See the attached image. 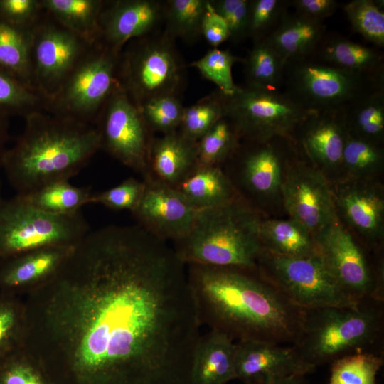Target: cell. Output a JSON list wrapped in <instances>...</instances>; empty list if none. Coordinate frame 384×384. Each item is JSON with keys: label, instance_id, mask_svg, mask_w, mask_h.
<instances>
[{"label": "cell", "instance_id": "cell-1", "mask_svg": "<svg viewBox=\"0 0 384 384\" xmlns=\"http://www.w3.org/2000/svg\"><path fill=\"white\" fill-rule=\"evenodd\" d=\"M26 294L23 346L53 384H190L201 324L186 265L139 225L90 231Z\"/></svg>", "mask_w": 384, "mask_h": 384}, {"label": "cell", "instance_id": "cell-2", "mask_svg": "<svg viewBox=\"0 0 384 384\" xmlns=\"http://www.w3.org/2000/svg\"><path fill=\"white\" fill-rule=\"evenodd\" d=\"M201 324L234 341L292 345L305 310L292 304L257 270L186 265Z\"/></svg>", "mask_w": 384, "mask_h": 384}, {"label": "cell", "instance_id": "cell-3", "mask_svg": "<svg viewBox=\"0 0 384 384\" xmlns=\"http://www.w3.org/2000/svg\"><path fill=\"white\" fill-rule=\"evenodd\" d=\"M2 163L18 194L75 176L100 149L96 127L56 114L35 111Z\"/></svg>", "mask_w": 384, "mask_h": 384}, {"label": "cell", "instance_id": "cell-4", "mask_svg": "<svg viewBox=\"0 0 384 384\" xmlns=\"http://www.w3.org/2000/svg\"><path fill=\"white\" fill-rule=\"evenodd\" d=\"M262 218L240 196L217 207L201 209L188 233L172 247L186 265L257 270L263 252Z\"/></svg>", "mask_w": 384, "mask_h": 384}, {"label": "cell", "instance_id": "cell-5", "mask_svg": "<svg viewBox=\"0 0 384 384\" xmlns=\"http://www.w3.org/2000/svg\"><path fill=\"white\" fill-rule=\"evenodd\" d=\"M304 310L301 331L292 345L314 368L353 353L381 354L383 302L369 299L352 306Z\"/></svg>", "mask_w": 384, "mask_h": 384}, {"label": "cell", "instance_id": "cell-6", "mask_svg": "<svg viewBox=\"0 0 384 384\" xmlns=\"http://www.w3.org/2000/svg\"><path fill=\"white\" fill-rule=\"evenodd\" d=\"M90 232L80 213L58 215L30 205L19 196L0 201V260L53 246H74Z\"/></svg>", "mask_w": 384, "mask_h": 384}, {"label": "cell", "instance_id": "cell-7", "mask_svg": "<svg viewBox=\"0 0 384 384\" xmlns=\"http://www.w3.org/2000/svg\"><path fill=\"white\" fill-rule=\"evenodd\" d=\"M257 270L292 304L303 309L352 306L360 302L338 284L318 253L287 257L263 251Z\"/></svg>", "mask_w": 384, "mask_h": 384}, {"label": "cell", "instance_id": "cell-8", "mask_svg": "<svg viewBox=\"0 0 384 384\" xmlns=\"http://www.w3.org/2000/svg\"><path fill=\"white\" fill-rule=\"evenodd\" d=\"M220 97L224 116L235 125L242 140L267 142L282 137L294 141L312 112L279 90L238 87L232 95L220 93Z\"/></svg>", "mask_w": 384, "mask_h": 384}, {"label": "cell", "instance_id": "cell-9", "mask_svg": "<svg viewBox=\"0 0 384 384\" xmlns=\"http://www.w3.org/2000/svg\"><path fill=\"white\" fill-rule=\"evenodd\" d=\"M383 72H350L311 55L285 63L284 92L311 111L342 109L361 94L384 82Z\"/></svg>", "mask_w": 384, "mask_h": 384}, {"label": "cell", "instance_id": "cell-10", "mask_svg": "<svg viewBox=\"0 0 384 384\" xmlns=\"http://www.w3.org/2000/svg\"><path fill=\"white\" fill-rule=\"evenodd\" d=\"M117 63V53L91 46L44 106L53 114L91 124L119 85Z\"/></svg>", "mask_w": 384, "mask_h": 384}, {"label": "cell", "instance_id": "cell-11", "mask_svg": "<svg viewBox=\"0 0 384 384\" xmlns=\"http://www.w3.org/2000/svg\"><path fill=\"white\" fill-rule=\"evenodd\" d=\"M317 252L338 284L354 299L383 302L381 269L370 264L363 249L338 218L314 235Z\"/></svg>", "mask_w": 384, "mask_h": 384}, {"label": "cell", "instance_id": "cell-12", "mask_svg": "<svg viewBox=\"0 0 384 384\" xmlns=\"http://www.w3.org/2000/svg\"><path fill=\"white\" fill-rule=\"evenodd\" d=\"M97 122L100 149L139 173L142 179L146 178L154 137L139 109L119 85L106 102Z\"/></svg>", "mask_w": 384, "mask_h": 384}, {"label": "cell", "instance_id": "cell-13", "mask_svg": "<svg viewBox=\"0 0 384 384\" xmlns=\"http://www.w3.org/2000/svg\"><path fill=\"white\" fill-rule=\"evenodd\" d=\"M181 71L169 38L142 41L125 55L119 86L139 108L154 98L175 95Z\"/></svg>", "mask_w": 384, "mask_h": 384}, {"label": "cell", "instance_id": "cell-14", "mask_svg": "<svg viewBox=\"0 0 384 384\" xmlns=\"http://www.w3.org/2000/svg\"><path fill=\"white\" fill-rule=\"evenodd\" d=\"M274 138L244 140L221 166L239 196L257 210V205L280 193L287 161Z\"/></svg>", "mask_w": 384, "mask_h": 384}, {"label": "cell", "instance_id": "cell-15", "mask_svg": "<svg viewBox=\"0 0 384 384\" xmlns=\"http://www.w3.org/2000/svg\"><path fill=\"white\" fill-rule=\"evenodd\" d=\"M280 193L290 218L314 235L338 218L331 185L320 170L300 160L288 161Z\"/></svg>", "mask_w": 384, "mask_h": 384}, {"label": "cell", "instance_id": "cell-16", "mask_svg": "<svg viewBox=\"0 0 384 384\" xmlns=\"http://www.w3.org/2000/svg\"><path fill=\"white\" fill-rule=\"evenodd\" d=\"M30 34L34 85L46 100L58 90L92 45L58 23L38 21Z\"/></svg>", "mask_w": 384, "mask_h": 384}, {"label": "cell", "instance_id": "cell-17", "mask_svg": "<svg viewBox=\"0 0 384 384\" xmlns=\"http://www.w3.org/2000/svg\"><path fill=\"white\" fill-rule=\"evenodd\" d=\"M339 219L369 249L377 248L383 238L384 194L373 180L342 178L331 185Z\"/></svg>", "mask_w": 384, "mask_h": 384}, {"label": "cell", "instance_id": "cell-18", "mask_svg": "<svg viewBox=\"0 0 384 384\" xmlns=\"http://www.w3.org/2000/svg\"><path fill=\"white\" fill-rule=\"evenodd\" d=\"M145 188L131 213L137 224L161 240L172 242L190 230L198 209L176 189L151 177L142 179Z\"/></svg>", "mask_w": 384, "mask_h": 384}, {"label": "cell", "instance_id": "cell-19", "mask_svg": "<svg viewBox=\"0 0 384 384\" xmlns=\"http://www.w3.org/2000/svg\"><path fill=\"white\" fill-rule=\"evenodd\" d=\"M235 346V379L243 384H268L285 377L304 376L316 368L293 345L240 341Z\"/></svg>", "mask_w": 384, "mask_h": 384}, {"label": "cell", "instance_id": "cell-20", "mask_svg": "<svg viewBox=\"0 0 384 384\" xmlns=\"http://www.w3.org/2000/svg\"><path fill=\"white\" fill-rule=\"evenodd\" d=\"M347 134L342 108L312 111L294 138L299 136L301 149L311 164L325 175L340 171Z\"/></svg>", "mask_w": 384, "mask_h": 384}, {"label": "cell", "instance_id": "cell-21", "mask_svg": "<svg viewBox=\"0 0 384 384\" xmlns=\"http://www.w3.org/2000/svg\"><path fill=\"white\" fill-rule=\"evenodd\" d=\"M75 245L47 247L1 259L0 292L17 296L40 287L57 273Z\"/></svg>", "mask_w": 384, "mask_h": 384}, {"label": "cell", "instance_id": "cell-22", "mask_svg": "<svg viewBox=\"0 0 384 384\" xmlns=\"http://www.w3.org/2000/svg\"><path fill=\"white\" fill-rule=\"evenodd\" d=\"M161 14V6L157 1H117L102 9L99 22L100 38H104L105 46L117 53L128 41L149 32Z\"/></svg>", "mask_w": 384, "mask_h": 384}, {"label": "cell", "instance_id": "cell-23", "mask_svg": "<svg viewBox=\"0 0 384 384\" xmlns=\"http://www.w3.org/2000/svg\"><path fill=\"white\" fill-rule=\"evenodd\" d=\"M197 164V142L177 130L153 138L147 177L175 188Z\"/></svg>", "mask_w": 384, "mask_h": 384}, {"label": "cell", "instance_id": "cell-24", "mask_svg": "<svg viewBox=\"0 0 384 384\" xmlns=\"http://www.w3.org/2000/svg\"><path fill=\"white\" fill-rule=\"evenodd\" d=\"M235 341L210 330L201 335L195 347L190 384H226L235 380Z\"/></svg>", "mask_w": 384, "mask_h": 384}, {"label": "cell", "instance_id": "cell-25", "mask_svg": "<svg viewBox=\"0 0 384 384\" xmlns=\"http://www.w3.org/2000/svg\"><path fill=\"white\" fill-rule=\"evenodd\" d=\"M326 35L324 22L287 12L265 39L286 63L314 55Z\"/></svg>", "mask_w": 384, "mask_h": 384}, {"label": "cell", "instance_id": "cell-26", "mask_svg": "<svg viewBox=\"0 0 384 384\" xmlns=\"http://www.w3.org/2000/svg\"><path fill=\"white\" fill-rule=\"evenodd\" d=\"M175 189L198 210L222 206L239 196L221 166H197Z\"/></svg>", "mask_w": 384, "mask_h": 384}, {"label": "cell", "instance_id": "cell-27", "mask_svg": "<svg viewBox=\"0 0 384 384\" xmlns=\"http://www.w3.org/2000/svg\"><path fill=\"white\" fill-rule=\"evenodd\" d=\"M312 55L356 73L376 75L383 72L382 53L339 36L326 35Z\"/></svg>", "mask_w": 384, "mask_h": 384}, {"label": "cell", "instance_id": "cell-28", "mask_svg": "<svg viewBox=\"0 0 384 384\" xmlns=\"http://www.w3.org/2000/svg\"><path fill=\"white\" fill-rule=\"evenodd\" d=\"M343 110L350 134L381 145L384 136V82L361 94Z\"/></svg>", "mask_w": 384, "mask_h": 384}, {"label": "cell", "instance_id": "cell-29", "mask_svg": "<svg viewBox=\"0 0 384 384\" xmlns=\"http://www.w3.org/2000/svg\"><path fill=\"white\" fill-rule=\"evenodd\" d=\"M260 239L264 251L278 255L305 257L318 253L313 235L292 218H262Z\"/></svg>", "mask_w": 384, "mask_h": 384}, {"label": "cell", "instance_id": "cell-30", "mask_svg": "<svg viewBox=\"0 0 384 384\" xmlns=\"http://www.w3.org/2000/svg\"><path fill=\"white\" fill-rule=\"evenodd\" d=\"M42 9L59 24L90 45L100 38V17L104 3L100 0H41Z\"/></svg>", "mask_w": 384, "mask_h": 384}, {"label": "cell", "instance_id": "cell-31", "mask_svg": "<svg viewBox=\"0 0 384 384\" xmlns=\"http://www.w3.org/2000/svg\"><path fill=\"white\" fill-rule=\"evenodd\" d=\"M0 68L37 91L32 70L30 29L0 19Z\"/></svg>", "mask_w": 384, "mask_h": 384}, {"label": "cell", "instance_id": "cell-32", "mask_svg": "<svg viewBox=\"0 0 384 384\" xmlns=\"http://www.w3.org/2000/svg\"><path fill=\"white\" fill-rule=\"evenodd\" d=\"M33 207L48 213L72 215L89 203L92 195L90 188L78 187L68 180L46 184L25 194H17Z\"/></svg>", "mask_w": 384, "mask_h": 384}, {"label": "cell", "instance_id": "cell-33", "mask_svg": "<svg viewBox=\"0 0 384 384\" xmlns=\"http://www.w3.org/2000/svg\"><path fill=\"white\" fill-rule=\"evenodd\" d=\"M245 63L247 87L279 90L285 63L265 38L254 42Z\"/></svg>", "mask_w": 384, "mask_h": 384}, {"label": "cell", "instance_id": "cell-34", "mask_svg": "<svg viewBox=\"0 0 384 384\" xmlns=\"http://www.w3.org/2000/svg\"><path fill=\"white\" fill-rule=\"evenodd\" d=\"M383 150L381 145L356 137L348 132L345 140L340 171L343 178L373 180L383 169Z\"/></svg>", "mask_w": 384, "mask_h": 384}, {"label": "cell", "instance_id": "cell-35", "mask_svg": "<svg viewBox=\"0 0 384 384\" xmlns=\"http://www.w3.org/2000/svg\"><path fill=\"white\" fill-rule=\"evenodd\" d=\"M241 141L235 125L223 116L198 141L197 166H222Z\"/></svg>", "mask_w": 384, "mask_h": 384}, {"label": "cell", "instance_id": "cell-36", "mask_svg": "<svg viewBox=\"0 0 384 384\" xmlns=\"http://www.w3.org/2000/svg\"><path fill=\"white\" fill-rule=\"evenodd\" d=\"M329 384H376L383 354L357 353L334 361Z\"/></svg>", "mask_w": 384, "mask_h": 384}, {"label": "cell", "instance_id": "cell-37", "mask_svg": "<svg viewBox=\"0 0 384 384\" xmlns=\"http://www.w3.org/2000/svg\"><path fill=\"white\" fill-rule=\"evenodd\" d=\"M384 1L352 0L343 6L352 28L378 47L384 46Z\"/></svg>", "mask_w": 384, "mask_h": 384}, {"label": "cell", "instance_id": "cell-38", "mask_svg": "<svg viewBox=\"0 0 384 384\" xmlns=\"http://www.w3.org/2000/svg\"><path fill=\"white\" fill-rule=\"evenodd\" d=\"M0 384H53L39 363L23 346L0 358Z\"/></svg>", "mask_w": 384, "mask_h": 384}, {"label": "cell", "instance_id": "cell-39", "mask_svg": "<svg viewBox=\"0 0 384 384\" xmlns=\"http://www.w3.org/2000/svg\"><path fill=\"white\" fill-rule=\"evenodd\" d=\"M25 323L23 301L0 292V358L23 346Z\"/></svg>", "mask_w": 384, "mask_h": 384}, {"label": "cell", "instance_id": "cell-40", "mask_svg": "<svg viewBox=\"0 0 384 384\" xmlns=\"http://www.w3.org/2000/svg\"><path fill=\"white\" fill-rule=\"evenodd\" d=\"M208 1L171 0L168 1L166 14L169 33L190 39L201 33L203 16Z\"/></svg>", "mask_w": 384, "mask_h": 384}, {"label": "cell", "instance_id": "cell-41", "mask_svg": "<svg viewBox=\"0 0 384 384\" xmlns=\"http://www.w3.org/2000/svg\"><path fill=\"white\" fill-rule=\"evenodd\" d=\"M43 97L0 68V112L24 116L44 105Z\"/></svg>", "mask_w": 384, "mask_h": 384}, {"label": "cell", "instance_id": "cell-42", "mask_svg": "<svg viewBox=\"0 0 384 384\" xmlns=\"http://www.w3.org/2000/svg\"><path fill=\"white\" fill-rule=\"evenodd\" d=\"M224 116L220 95L204 99L197 104L184 107L179 132L186 138L198 141Z\"/></svg>", "mask_w": 384, "mask_h": 384}, {"label": "cell", "instance_id": "cell-43", "mask_svg": "<svg viewBox=\"0 0 384 384\" xmlns=\"http://www.w3.org/2000/svg\"><path fill=\"white\" fill-rule=\"evenodd\" d=\"M238 60L228 50L217 48L210 50L205 55L194 61L196 68L206 79L210 80L224 96L232 95L238 88L233 80L232 67Z\"/></svg>", "mask_w": 384, "mask_h": 384}, {"label": "cell", "instance_id": "cell-44", "mask_svg": "<svg viewBox=\"0 0 384 384\" xmlns=\"http://www.w3.org/2000/svg\"><path fill=\"white\" fill-rule=\"evenodd\" d=\"M151 131L163 134L178 130L184 107L175 95L154 98L139 107Z\"/></svg>", "mask_w": 384, "mask_h": 384}, {"label": "cell", "instance_id": "cell-45", "mask_svg": "<svg viewBox=\"0 0 384 384\" xmlns=\"http://www.w3.org/2000/svg\"><path fill=\"white\" fill-rule=\"evenodd\" d=\"M289 1H250L247 37L254 42L266 38L287 13Z\"/></svg>", "mask_w": 384, "mask_h": 384}, {"label": "cell", "instance_id": "cell-46", "mask_svg": "<svg viewBox=\"0 0 384 384\" xmlns=\"http://www.w3.org/2000/svg\"><path fill=\"white\" fill-rule=\"evenodd\" d=\"M144 188L143 180L129 177L114 187L92 194L89 203H97L112 210H126L132 213L140 201Z\"/></svg>", "mask_w": 384, "mask_h": 384}, {"label": "cell", "instance_id": "cell-47", "mask_svg": "<svg viewBox=\"0 0 384 384\" xmlns=\"http://www.w3.org/2000/svg\"><path fill=\"white\" fill-rule=\"evenodd\" d=\"M214 11L225 21L230 38L240 41L247 37L250 0L210 1Z\"/></svg>", "mask_w": 384, "mask_h": 384}, {"label": "cell", "instance_id": "cell-48", "mask_svg": "<svg viewBox=\"0 0 384 384\" xmlns=\"http://www.w3.org/2000/svg\"><path fill=\"white\" fill-rule=\"evenodd\" d=\"M43 10L38 0H0V19L14 26L31 29Z\"/></svg>", "mask_w": 384, "mask_h": 384}, {"label": "cell", "instance_id": "cell-49", "mask_svg": "<svg viewBox=\"0 0 384 384\" xmlns=\"http://www.w3.org/2000/svg\"><path fill=\"white\" fill-rule=\"evenodd\" d=\"M201 33L214 48L230 38L225 21L214 11L210 1H208L201 21Z\"/></svg>", "mask_w": 384, "mask_h": 384}, {"label": "cell", "instance_id": "cell-50", "mask_svg": "<svg viewBox=\"0 0 384 384\" xmlns=\"http://www.w3.org/2000/svg\"><path fill=\"white\" fill-rule=\"evenodd\" d=\"M295 13L309 18L324 22L337 9L338 3L335 0H293L289 1Z\"/></svg>", "mask_w": 384, "mask_h": 384}, {"label": "cell", "instance_id": "cell-51", "mask_svg": "<svg viewBox=\"0 0 384 384\" xmlns=\"http://www.w3.org/2000/svg\"><path fill=\"white\" fill-rule=\"evenodd\" d=\"M302 375L285 377L272 381L268 384H306Z\"/></svg>", "mask_w": 384, "mask_h": 384}, {"label": "cell", "instance_id": "cell-52", "mask_svg": "<svg viewBox=\"0 0 384 384\" xmlns=\"http://www.w3.org/2000/svg\"><path fill=\"white\" fill-rule=\"evenodd\" d=\"M4 114L0 112V145L2 143L5 132H6V124L4 119Z\"/></svg>", "mask_w": 384, "mask_h": 384}]
</instances>
